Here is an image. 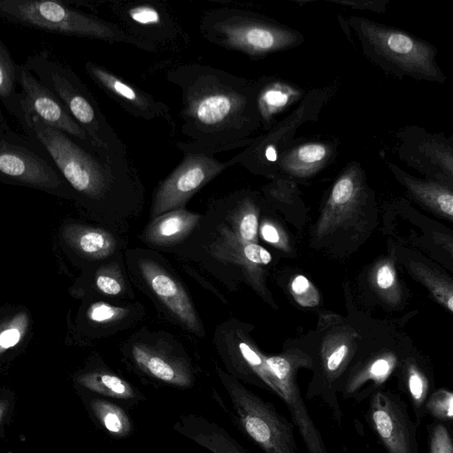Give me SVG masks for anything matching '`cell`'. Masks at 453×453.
Instances as JSON below:
<instances>
[{"label":"cell","instance_id":"cell-15","mask_svg":"<svg viewBox=\"0 0 453 453\" xmlns=\"http://www.w3.org/2000/svg\"><path fill=\"white\" fill-rule=\"evenodd\" d=\"M90 79L130 115L151 121L162 119L173 127L170 108L139 87L92 61L84 65Z\"/></svg>","mask_w":453,"mask_h":453},{"label":"cell","instance_id":"cell-39","mask_svg":"<svg viewBox=\"0 0 453 453\" xmlns=\"http://www.w3.org/2000/svg\"><path fill=\"white\" fill-rule=\"evenodd\" d=\"M126 313L127 311L121 307L97 302L89 307L88 317L93 322L105 324L122 319Z\"/></svg>","mask_w":453,"mask_h":453},{"label":"cell","instance_id":"cell-41","mask_svg":"<svg viewBox=\"0 0 453 453\" xmlns=\"http://www.w3.org/2000/svg\"><path fill=\"white\" fill-rule=\"evenodd\" d=\"M334 3L344 4V5H350L352 8H358V9H371L373 11H377L376 9V4H379L380 2H374V1H334Z\"/></svg>","mask_w":453,"mask_h":453},{"label":"cell","instance_id":"cell-42","mask_svg":"<svg viewBox=\"0 0 453 453\" xmlns=\"http://www.w3.org/2000/svg\"><path fill=\"white\" fill-rule=\"evenodd\" d=\"M6 409H7L6 402L0 400V421L2 420Z\"/></svg>","mask_w":453,"mask_h":453},{"label":"cell","instance_id":"cell-6","mask_svg":"<svg viewBox=\"0 0 453 453\" xmlns=\"http://www.w3.org/2000/svg\"><path fill=\"white\" fill-rule=\"evenodd\" d=\"M0 181L74 200L72 189L45 150L35 139L13 131L1 111Z\"/></svg>","mask_w":453,"mask_h":453},{"label":"cell","instance_id":"cell-28","mask_svg":"<svg viewBox=\"0 0 453 453\" xmlns=\"http://www.w3.org/2000/svg\"><path fill=\"white\" fill-rule=\"evenodd\" d=\"M296 96L297 91L282 82L270 81L255 86V105L259 121L267 125Z\"/></svg>","mask_w":453,"mask_h":453},{"label":"cell","instance_id":"cell-25","mask_svg":"<svg viewBox=\"0 0 453 453\" xmlns=\"http://www.w3.org/2000/svg\"><path fill=\"white\" fill-rule=\"evenodd\" d=\"M231 233L239 240L257 243L259 209L252 196L239 193L226 199Z\"/></svg>","mask_w":453,"mask_h":453},{"label":"cell","instance_id":"cell-21","mask_svg":"<svg viewBox=\"0 0 453 453\" xmlns=\"http://www.w3.org/2000/svg\"><path fill=\"white\" fill-rule=\"evenodd\" d=\"M201 219V215L185 209L173 210L153 219L144 231V240L150 245L165 247L187 236Z\"/></svg>","mask_w":453,"mask_h":453},{"label":"cell","instance_id":"cell-26","mask_svg":"<svg viewBox=\"0 0 453 453\" xmlns=\"http://www.w3.org/2000/svg\"><path fill=\"white\" fill-rule=\"evenodd\" d=\"M180 431L213 453H246L224 430L203 418H181Z\"/></svg>","mask_w":453,"mask_h":453},{"label":"cell","instance_id":"cell-30","mask_svg":"<svg viewBox=\"0 0 453 453\" xmlns=\"http://www.w3.org/2000/svg\"><path fill=\"white\" fill-rule=\"evenodd\" d=\"M412 275L426 287L433 297L441 306L453 312V285L451 280L420 262H411Z\"/></svg>","mask_w":453,"mask_h":453},{"label":"cell","instance_id":"cell-12","mask_svg":"<svg viewBox=\"0 0 453 453\" xmlns=\"http://www.w3.org/2000/svg\"><path fill=\"white\" fill-rule=\"evenodd\" d=\"M357 336L356 332L349 327H342L326 335L319 352V372L306 393L307 399H321L338 424L342 423V414L337 387L356 352Z\"/></svg>","mask_w":453,"mask_h":453},{"label":"cell","instance_id":"cell-34","mask_svg":"<svg viewBox=\"0 0 453 453\" xmlns=\"http://www.w3.org/2000/svg\"><path fill=\"white\" fill-rule=\"evenodd\" d=\"M426 414L441 423L453 420V393L447 388L432 392L425 405Z\"/></svg>","mask_w":453,"mask_h":453},{"label":"cell","instance_id":"cell-37","mask_svg":"<svg viewBox=\"0 0 453 453\" xmlns=\"http://www.w3.org/2000/svg\"><path fill=\"white\" fill-rule=\"evenodd\" d=\"M95 283L100 292L108 296H118L124 290L121 275L111 267L101 268L96 273Z\"/></svg>","mask_w":453,"mask_h":453},{"label":"cell","instance_id":"cell-36","mask_svg":"<svg viewBox=\"0 0 453 453\" xmlns=\"http://www.w3.org/2000/svg\"><path fill=\"white\" fill-rule=\"evenodd\" d=\"M258 233L265 242L282 251L289 252L288 237L278 223L265 219L258 226Z\"/></svg>","mask_w":453,"mask_h":453},{"label":"cell","instance_id":"cell-11","mask_svg":"<svg viewBox=\"0 0 453 453\" xmlns=\"http://www.w3.org/2000/svg\"><path fill=\"white\" fill-rule=\"evenodd\" d=\"M266 365L281 393L308 453H327L322 436L310 416L296 380L298 370L312 368V358L299 349L276 356H265Z\"/></svg>","mask_w":453,"mask_h":453},{"label":"cell","instance_id":"cell-13","mask_svg":"<svg viewBox=\"0 0 453 453\" xmlns=\"http://www.w3.org/2000/svg\"><path fill=\"white\" fill-rule=\"evenodd\" d=\"M366 420L388 453H419L417 425L398 395L382 389L372 393Z\"/></svg>","mask_w":453,"mask_h":453},{"label":"cell","instance_id":"cell-17","mask_svg":"<svg viewBox=\"0 0 453 453\" xmlns=\"http://www.w3.org/2000/svg\"><path fill=\"white\" fill-rule=\"evenodd\" d=\"M213 253L241 266L253 288L264 297L268 295L264 284V267L272 261L271 253L255 242L237 239L226 226H222Z\"/></svg>","mask_w":453,"mask_h":453},{"label":"cell","instance_id":"cell-31","mask_svg":"<svg viewBox=\"0 0 453 453\" xmlns=\"http://www.w3.org/2000/svg\"><path fill=\"white\" fill-rule=\"evenodd\" d=\"M369 281L378 296L388 303L395 305L400 302L402 291L391 258H383L375 264L371 270Z\"/></svg>","mask_w":453,"mask_h":453},{"label":"cell","instance_id":"cell-33","mask_svg":"<svg viewBox=\"0 0 453 453\" xmlns=\"http://www.w3.org/2000/svg\"><path fill=\"white\" fill-rule=\"evenodd\" d=\"M91 408L104 428L111 434L124 436L130 432V420L119 406L104 400L96 399L91 402Z\"/></svg>","mask_w":453,"mask_h":453},{"label":"cell","instance_id":"cell-2","mask_svg":"<svg viewBox=\"0 0 453 453\" xmlns=\"http://www.w3.org/2000/svg\"><path fill=\"white\" fill-rule=\"evenodd\" d=\"M27 119L25 134L45 150L80 206L103 211L139 199L142 183L129 158L103 157L36 117Z\"/></svg>","mask_w":453,"mask_h":453},{"label":"cell","instance_id":"cell-9","mask_svg":"<svg viewBox=\"0 0 453 453\" xmlns=\"http://www.w3.org/2000/svg\"><path fill=\"white\" fill-rule=\"evenodd\" d=\"M105 9L129 35L158 50H180L187 34L166 6L157 1H112Z\"/></svg>","mask_w":453,"mask_h":453},{"label":"cell","instance_id":"cell-22","mask_svg":"<svg viewBox=\"0 0 453 453\" xmlns=\"http://www.w3.org/2000/svg\"><path fill=\"white\" fill-rule=\"evenodd\" d=\"M392 168L398 179L418 202L436 215L452 221L453 194L451 188L438 182L417 180L397 167L392 166Z\"/></svg>","mask_w":453,"mask_h":453},{"label":"cell","instance_id":"cell-23","mask_svg":"<svg viewBox=\"0 0 453 453\" xmlns=\"http://www.w3.org/2000/svg\"><path fill=\"white\" fill-rule=\"evenodd\" d=\"M19 65L0 38V102L24 131L27 115L22 105L19 85Z\"/></svg>","mask_w":453,"mask_h":453},{"label":"cell","instance_id":"cell-14","mask_svg":"<svg viewBox=\"0 0 453 453\" xmlns=\"http://www.w3.org/2000/svg\"><path fill=\"white\" fill-rule=\"evenodd\" d=\"M19 85L26 115L36 117L45 125L65 133L96 150L86 132L74 120L60 100L23 64L19 65Z\"/></svg>","mask_w":453,"mask_h":453},{"label":"cell","instance_id":"cell-35","mask_svg":"<svg viewBox=\"0 0 453 453\" xmlns=\"http://www.w3.org/2000/svg\"><path fill=\"white\" fill-rule=\"evenodd\" d=\"M294 300L302 307L314 308L319 303V294L313 283L304 275L296 274L289 282Z\"/></svg>","mask_w":453,"mask_h":453},{"label":"cell","instance_id":"cell-1","mask_svg":"<svg viewBox=\"0 0 453 453\" xmlns=\"http://www.w3.org/2000/svg\"><path fill=\"white\" fill-rule=\"evenodd\" d=\"M168 82L181 95V133L188 142L176 147L214 156L251 143L259 125L255 86L246 79L200 63L170 68Z\"/></svg>","mask_w":453,"mask_h":453},{"label":"cell","instance_id":"cell-5","mask_svg":"<svg viewBox=\"0 0 453 453\" xmlns=\"http://www.w3.org/2000/svg\"><path fill=\"white\" fill-rule=\"evenodd\" d=\"M202 36L219 47L259 58L293 47L299 35L266 18L234 7H220L203 14Z\"/></svg>","mask_w":453,"mask_h":453},{"label":"cell","instance_id":"cell-8","mask_svg":"<svg viewBox=\"0 0 453 453\" xmlns=\"http://www.w3.org/2000/svg\"><path fill=\"white\" fill-rule=\"evenodd\" d=\"M219 375L239 426L254 443L265 453H297L293 423L234 377L220 370Z\"/></svg>","mask_w":453,"mask_h":453},{"label":"cell","instance_id":"cell-29","mask_svg":"<svg viewBox=\"0 0 453 453\" xmlns=\"http://www.w3.org/2000/svg\"><path fill=\"white\" fill-rule=\"evenodd\" d=\"M329 149L320 142H308L291 150L282 159V166L293 175L307 177L326 163Z\"/></svg>","mask_w":453,"mask_h":453},{"label":"cell","instance_id":"cell-16","mask_svg":"<svg viewBox=\"0 0 453 453\" xmlns=\"http://www.w3.org/2000/svg\"><path fill=\"white\" fill-rule=\"evenodd\" d=\"M363 193L360 171L352 166L335 181L317 221L314 236L322 239L344 226L356 214Z\"/></svg>","mask_w":453,"mask_h":453},{"label":"cell","instance_id":"cell-18","mask_svg":"<svg viewBox=\"0 0 453 453\" xmlns=\"http://www.w3.org/2000/svg\"><path fill=\"white\" fill-rule=\"evenodd\" d=\"M140 270L149 287L169 311L189 330L200 333L195 308L181 285L157 263L142 261Z\"/></svg>","mask_w":453,"mask_h":453},{"label":"cell","instance_id":"cell-24","mask_svg":"<svg viewBox=\"0 0 453 453\" xmlns=\"http://www.w3.org/2000/svg\"><path fill=\"white\" fill-rule=\"evenodd\" d=\"M400 387L410 400L415 417L414 422L418 426L426 415L425 405L433 392L434 382L416 361L408 358L400 372Z\"/></svg>","mask_w":453,"mask_h":453},{"label":"cell","instance_id":"cell-3","mask_svg":"<svg viewBox=\"0 0 453 453\" xmlns=\"http://www.w3.org/2000/svg\"><path fill=\"white\" fill-rule=\"evenodd\" d=\"M23 65L60 100L101 156L128 158L125 143L108 123L94 96L72 68L46 52L27 57Z\"/></svg>","mask_w":453,"mask_h":453},{"label":"cell","instance_id":"cell-38","mask_svg":"<svg viewBox=\"0 0 453 453\" xmlns=\"http://www.w3.org/2000/svg\"><path fill=\"white\" fill-rule=\"evenodd\" d=\"M429 453H453V442L448 426L434 424L429 431Z\"/></svg>","mask_w":453,"mask_h":453},{"label":"cell","instance_id":"cell-27","mask_svg":"<svg viewBox=\"0 0 453 453\" xmlns=\"http://www.w3.org/2000/svg\"><path fill=\"white\" fill-rule=\"evenodd\" d=\"M234 353L242 372L251 382L267 388L281 399V393L269 372L265 355L254 344L241 337L235 343Z\"/></svg>","mask_w":453,"mask_h":453},{"label":"cell","instance_id":"cell-40","mask_svg":"<svg viewBox=\"0 0 453 453\" xmlns=\"http://www.w3.org/2000/svg\"><path fill=\"white\" fill-rule=\"evenodd\" d=\"M22 322H9L0 328V354L17 345L23 335Z\"/></svg>","mask_w":453,"mask_h":453},{"label":"cell","instance_id":"cell-32","mask_svg":"<svg viewBox=\"0 0 453 453\" xmlns=\"http://www.w3.org/2000/svg\"><path fill=\"white\" fill-rule=\"evenodd\" d=\"M78 381L84 388L106 396L127 399L134 395L131 386L112 373L104 372H88L81 375Z\"/></svg>","mask_w":453,"mask_h":453},{"label":"cell","instance_id":"cell-7","mask_svg":"<svg viewBox=\"0 0 453 453\" xmlns=\"http://www.w3.org/2000/svg\"><path fill=\"white\" fill-rule=\"evenodd\" d=\"M365 49L377 63L388 66L391 72L416 79L441 81L443 75L438 68L435 49L397 28L377 24L363 18H351Z\"/></svg>","mask_w":453,"mask_h":453},{"label":"cell","instance_id":"cell-19","mask_svg":"<svg viewBox=\"0 0 453 453\" xmlns=\"http://www.w3.org/2000/svg\"><path fill=\"white\" fill-rule=\"evenodd\" d=\"M61 234L66 247L88 259L105 258L114 252L117 246L110 233L77 223L65 224Z\"/></svg>","mask_w":453,"mask_h":453},{"label":"cell","instance_id":"cell-10","mask_svg":"<svg viewBox=\"0 0 453 453\" xmlns=\"http://www.w3.org/2000/svg\"><path fill=\"white\" fill-rule=\"evenodd\" d=\"M180 150L183 153L182 160L155 191L150 211L152 219L173 210L184 209L198 190L233 166L230 159L222 162L212 155L185 149Z\"/></svg>","mask_w":453,"mask_h":453},{"label":"cell","instance_id":"cell-20","mask_svg":"<svg viewBox=\"0 0 453 453\" xmlns=\"http://www.w3.org/2000/svg\"><path fill=\"white\" fill-rule=\"evenodd\" d=\"M132 357L140 369L157 380L178 387H188L192 382L186 365L153 348L134 345Z\"/></svg>","mask_w":453,"mask_h":453},{"label":"cell","instance_id":"cell-4","mask_svg":"<svg viewBox=\"0 0 453 453\" xmlns=\"http://www.w3.org/2000/svg\"><path fill=\"white\" fill-rule=\"evenodd\" d=\"M0 19L41 31L109 43H127L145 51H157L155 46L129 35L113 22L62 1L0 0Z\"/></svg>","mask_w":453,"mask_h":453}]
</instances>
